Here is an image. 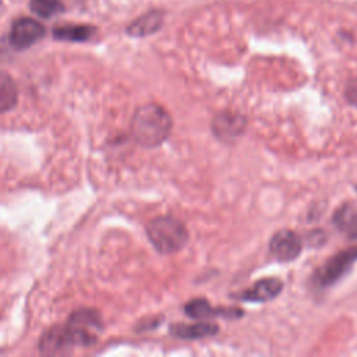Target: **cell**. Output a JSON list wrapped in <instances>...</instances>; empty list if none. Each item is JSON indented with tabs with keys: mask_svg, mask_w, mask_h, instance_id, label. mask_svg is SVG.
<instances>
[{
	"mask_svg": "<svg viewBox=\"0 0 357 357\" xmlns=\"http://www.w3.org/2000/svg\"><path fill=\"white\" fill-rule=\"evenodd\" d=\"M173 120L169 112L158 103L139 106L131 119V134L137 144L145 148L162 145L172 132Z\"/></svg>",
	"mask_w": 357,
	"mask_h": 357,
	"instance_id": "1",
	"label": "cell"
},
{
	"mask_svg": "<svg viewBox=\"0 0 357 357\" xmlns=\"http://www.w3.org/2000/svg\"><path fill=\"white\" fill-rule=\"evenodd\" d=\"M145 231L153 248L163 255L178 252L190 240L187 226L180 219L170 215L153 218L146 223Z\"/></svg>",
	"mask_w": 357,
	"mask_h": 357,
	"instance_id": "2",
	"label": "cell"
},
{
	"mask_svg": "<svg viewBox=\"0 0 357 357\" xmlns=\"http://www.w3.org/2000/svg\"><path fill=\"white\" fill-rule=\"evenodd\" d=\"M357 262V245L349 247L332 255L311 275V286L315 290H326L340 282Z\"/></svg>",
	"mask_w": 357,
	"mask_h": 357,
	"instance_id": "3",
	"label": "cell"
},
{
	"mask_svg": "<svg viewBox=\"0 0 357 357\" xmlns=\"http://www.w3.org/2000/svg\"><path fill=\"white\" fill-rule=\"evenodd\" d=\"M73 346H92L102 331V317L96 310H75L64 324Z\"/></svg>",
	"mask_w": 357,
	"mask_h": 357,
	"instance_id": "4",
	"label": "cell"
},
{
	"mask_svg": "<svg viewBox=\"0 0 357 357\" xmlns=\"http://www.w3.org/2000/svg\"><path fill=\"white\" fill-rule=\"evenodd\" d=\"M248 120L243 113L222 110L213 116L211 121V130L219 141L229 144L236 141L245 132Z\"/></svg>",
	"mask_w": 357,
	"mask_h": 357,
	"instance_id": "5",
	"label": "cell"
},
{
	"mask_svg": "<svg viewBox=\"0 0 357 357\" xmlns=\"http://www.w3.org/2000/svg\"><path fill=\"white\" fill-rule=\"evenodd\" d=\"M303 238L290 229L278 230L269 240V252L279 262H291L303 252Z\"/></svg>",
	"mask_w": 357,
	"mask_h": 357,
	"instance_id": "6",
	"label": "cell"
},
{
	"mask_svg": "<svg viewBox=\"0 0 357 357\" xmlns=\"http://www.w3.org/2000/svg\"><path fill=\"white\" fill-rule=\"evenodd\" d=\"M187 317L194 319H212V318H225V319H240L244 317V311L238 307H213L206 298L197 297L190 300L184 307Z\"/></svg>",
	"mask_w": 357,
	"mask_h": 357,
	"instance_id": "7",
	"label": "cell"
},
{
	"mask_svg": "<svg viewBox=\"0 0 357 357\" xmlns=\"http://www.w3.org/2000/svg\"><path fill=\"white\" fill-rule=\"evenodd\" d=\"M283 290V282L279 278H262L257 280L251 287L231 294V298L237 301L248 303H266L275 300Z\"/></svg>",
	"mask_w": 357,
	"mask_h": 357,
	"instance_id": "8",
	"label": "cell"
},
{
	"mask_svg": "<svg viewBox=\"0 0 357 357\" xmlns=\"http://www.w3.org/2000/svg\"><path fill=\"white\" fill-rule=\"evenodd\" d=\"M45 35L42 24L32 18H18L10 31V42L15 49H26L40 40Z\"/></svg>",
	"mask_w": 357,
	"mask_h": 357,
	"instance_id": "9",
	"label": "cell"
},
{
	"mask_svg": "<svg viewBox=\"0 0 357 357\" xmlns=\"http://www.w3.org/2000/svg\"><path fill=\"white\" fill-rule=\"evenodd\" d=\"M73 346L66 326L64 325H54L43 332L39 340V351L42 354H64Z\"/></svg>",
	"mask_w": 357,
	"mask_h": 357,
	"instance_id": "10",
	"label": "cell"
},
{
	"mask_svg": "<svg viewBox=\"0 0 357 357\" xmlns=\"http://www.w3.org/2000/svg\"><path fill=\"white\" fill-rule=\"evenodd\" d=\"M220 328L216 324L211 322H195V324H183L177 322L169 326V333L181 340H199L205 337H212L216 333H219Z\"/></svg>",
	"mask_w": 357,
	"mask_h": 357,
	"instance_id": "11",
	"label": "cell"
},
{
	"mask_svg": "<svg viewBox=\"0 0 357 357\" xmlns=\"http://www.w3.org/2000/svg\"><path fill=\"white\" fill-rule=\"evenodd\" d=\"M332 222L339 231L351 240H357V208L353 204L340 205L335 211Z\"/></svg>",
	"mask_w": 357,
	"mask_h": 357,
	"instance_id": "12",
	"label": "cell"
},
{
	"mask_svg": "<svg viewBox=\"0 0 357 357\" xmlns=\"http://www.w3.org/2000/svg\"><path fill=\"white\" fill-rule=\"evenodd\" d=\"M162 22H163V15L160 11H149L142 17H139L138 20H135L127 28V33L137 38L148 36L156 32L162 26Z\"/></svg>",
	"mask_w": 357,
	"mask_h": 357,
	"instance_id": "13",
	"label": "cell"
},
{
	"mask_svg": "<svg viewBox=\"0 0 357 357\" xmlns=\"http://www.w3.org/2000/svg\"><path fill=\"white\" fill-rule=\"evenodd\" d=\"M18 102V88L14 78L0 71V113L10 112Z\"/></svg>",
	"mask_w": 357,
	"mask_h": 357,
	"instance_id": "14",
	"label": "cell"
},
{
	"mask_svg": "<svg viewBox=\"0 0 357 357\" xmlns=\"http://www.w3.org/2000/svg\"><path fill=\"white\" fill-rule=\"evenodd\" d=\"M95 33V28L89 25H63L53 31V36L59 40L85 42Z\"/></svg>",
	"mask_w": 357,
	"mask_h": 357,
	"instance_id": "15",
	"label": "cell"
},
{
	"mask_svg": "<svg viewBox=\"0 0 357 357\" xmlns=\"http://www.w3.org/2000/svg\"><path fill=\"white\" fill-rule=\"evenodd\" d=\"M31 10L42 18H52L61 13L64 7L60 0H31Z\"/></svg>",
	"mask_w": 357,
	"mask_h": 357,
	"instance_id": "16",
	"label": "cell"
},
{
	"mask_svg": "<svg viewBox=\"0 0 357 357\" xmlns=\"http://www.w3.org/2000/svg\"><path fill=\"white\" fill-rule=\"evenodd\" d=\"M344 98L349 105L357 109V77H353L346 82Z\"/></svg>",
	"mask_w": 357,
	"mask_h": 357,
	"instance_id": "17",
	"label": "cell"
},
{
	"mask_svg": "<svg viewBox=\"0 0 357 357\" xmlns=\"http://www.w3.org/2000/svg\"><path fill=\"white\" fill-rule=\"evenodd\" d=\"M1 10H3V7H1V0H0V14H1Z\"/></svg>",
	"mask_w": 357,
	"mask_h": 357,
	"instance_id": "18",
	"label": "cell"
},
{
	"mask_svg": "<svg viewBox=\"0 0 357 357\" xmlns=\"http://www.w3.org/2000/svg\"><path fill=\"white\" fill-rule=\"evenodd\" d=\"M354 188H356V192H357V184H356V187H354Z\"/></svg>",
	"mask_w": 357,
	"mask_h": 357,
	"instance_id": "19",
	"label": "cell"
}]
</instances>
